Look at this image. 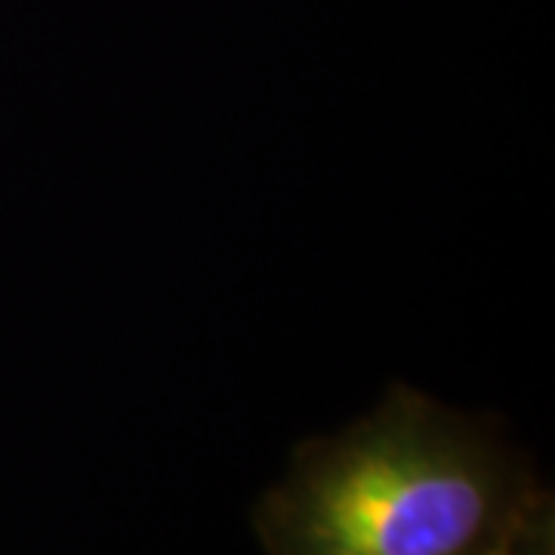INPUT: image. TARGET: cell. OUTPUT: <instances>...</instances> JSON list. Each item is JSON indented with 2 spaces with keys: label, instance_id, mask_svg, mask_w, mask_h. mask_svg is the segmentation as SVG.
<instances>
[{
  "label": "cell",
  "instance_id": "1",
  "mask_svg": "<svg viewBox=\"0 0 555 555\" xmlns=\"http://www.w3.org/2000/svg\"><path fill=\"white\" fill-rule=\"evenodd\" d=\"M254 528L266 555H553V500L494 420L392 386L299 444Z\"/></svg>",
  "mask_w": 555,
  "mask_h": 555
}]
</instances>
